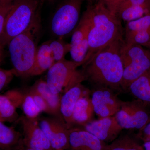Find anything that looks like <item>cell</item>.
Instances as JSON below:
<instances>
[{
  "label": "cell",
  "instance_id": "obj_1",
  "mask_svg": "<svg viewBox=\"0 0 150 150\" xmlns=\"http://www.w3.org/2000/svg\"><path fill=\"white\" fill-rule=\"evenodd\" d=\"M124 43L123 36L118 38L83 65L81 70L85 80L96 87H107L113 91L121 90L124 71L121 51Z\"/></svg>",
  "mask_w": 150,
  "mask_h": 150
},
{
  "label": "cell",
  "instance_id": "obj_2",
  "mask_svg": "<svg viewBox=\"0 0 150 150\" xmlns=\"http://www.w3.org/2000/svg\"><path fill=\"white\" fill-rule=\"evenodd\" d=\"M86 10L90 18L91 27L88 53L84 64L101 48L124 35L121 20L101 2L96 0L93 4L89 5Z\"/></svg>",
  "mask_w": 150,
  "mask_h": 150
},
{
  "label": "cell",
  "instance_id": "obj_3",
  "mask_svg": "<svg viewBox=\"0 0 150 150\" xmlns=\"http://www.w3.org/2000/svg\"><path fill=\"white\" fill-rule=\"evenodd\" d=\"M38 26V21L9 42L11 62L16 76H31L38 48L35 35Z\"/></svg>",
  "mask_w": 150,
  "mask_h": 150
},
{
  "label": "cell",
  "instance_id": "obj_4",
  "mask_svg": "<svg viewBox=\"0 0 150 150\" xmlns=\"http://www.w3.org/2000/svg\"><path fill=\"white\" fill-rule=\"evenodd\" d=\"M37 0H17L13 4L6 18L0 41L5 46L38 21Z\"/></svg>",
  "mask_w": 150,
  "mask_h": 150
},
{
  "label": "cell",
  "instance_id": "obj_5",
  "mask_svg": "<svg viewBox=\"0 0 150 150\" xmlns=\"http://www.w3.org/2000/svg\"><path fill=\"white\" fill-rule=\"evenodd\" d=\"M121 56L124 67L121 88L128 90L133 82L150 69V51L140 45L124 43Z\"/></svg>",
  "mask_w": 150,
  "mask_h": 150
},
{
  "label": "cell",
  "instance_id": "obj_6",
  "mask_svg": "<svg viewBox=\"0 0 150 150\" xmlns=\"http://www.w3.org/2000/svg\"><path fill=\"white\" fill-rule=\"evenodd\" d=\"M81 64L64 59L56 62L48 71L46 82L53 93L60 94L85 80Z\"/></svg>",
  "mask_w": 150,
  "mask_h": 150
},
{
  "label": "cell",
  "instance_id": "obj_7",
  "mask_svg": "<svg viewBox=\"0 0 150 150\" xmlns=\"http://www.w3.org/2000/svg\"><path fill=\"white\" fill-rule=\"evenodd\" d=\"M84 0H64L54 13L51 23L52 33L64 37L72 31L80 20L82 5Z\"/></svg>",
  "mask_w": 150,
  "mask_h": 150
},
{
  "label": "cell",
  "instance_id": "obj_8",
  "mask_svg": "<svg viewBox=\"0 0 150 150\" xmlns=\"http://www.w3.org/2000/svg\"><path fill=\"white\" fill-rule=\"evenodd\" d=\"M38 124L54 150H68L69 129L64 119L58 117L38 118Z\"/></svg>",
  "mask_w": 150,
  "mask_h": 150
},
{
  "label": "cell",
  "instance_id": "obj_9",
  "mask_svg": "<svg viewBox=\"0 0 150 150\" xmlns=\"http://www.w3.org/2000/svg\"><path fill=\"white\" fill-rule=\"evenodd\" d=\"M91 21L87 10L84 12L76 27L73 31L70 54L72 61L81 64H84L88 51V34Z\"/></svg>",
  "mask_w": 150,
  "mask_h": 150
},
{
  "label": "cell",
  "instance_id": "obj_10",
  "mask_svg": "<svg viewBox=\"0 0 150 150\" xmlns=\"http://www.w3.org/2000/svg\"><path fill=\"white\" fill-rule=\"evenodd\" d=\"M20 124L22 130L23 144L34 150H54L37 119H30L25 115L20 116L16 121Z\"/></svg>",
  "mask_w": 150,
  "mask_h": 150
},
{
  "label": "cell",
  "instance_id": "obj_11",
  "mask_svg": "<svg viewBox=\"0 0 150 150\" xmlns=\"http://www.w3.org/2000/svg\"><path fill=\"white\" fill-rule=\"evenodd\" d=\"M91 99L94 112L100 118L115 115L120 110L122 101L113 90L104 87H96Z\"/></svg>",
  "mask_w": 150,
  "mask_h": 150
},
{
  "label": "cell",
  "instance_id": "obj_12",
  "mask_svg": "<svg viewBox=\"0 0 150 150\" xmlns=\"http://www.w3.org/2000/svg\"><path fill=\"white\" fill-rule=\"evenodd\" d=\"M115 116L123 129H142L149 120L147 112L134 101H122L121 108Z\"/></svg>",
  "mask_w": 150,
  "mask_h": 150
},
{
  "label": "cell",
  "instance_id": "obj_13",
  "mask_svg": "<svg viewBox=\"0 0 150 150\" xmlns=\"http://www.w3.org/2000/svg\"><path fill=\"white\" fill-rule=\"evenodd\" d=\"M82 126L86 131L106 144L115 139L123 129L115 115L91 121Z\"/></svg>",
  "mask_w": 150,
  "mask_h": 150
},
{
  "label": "cell",
  "instance_id": "obj_14",
  "mask_svg": "<svg viewBox=\"0 0 150 150\" xmlns=\"http://www.w3.org/2000/svg\"><path fill=\"white\" fill-rule=\"evenodd\" d=\"M106 143L82 128L69 129L68 150H104Z\"/></svg>",
  "mask_w": 150,
  "mask_h": 150
},
{
  "label": "cell",
  "instance_id": "obj_15",
  "mask_svg": "<svg viewBox=\"0 0 150 150\" xmlns=\"http://www.w3.org/2000/svg\"><path fill=\"white\" fill-rule=\"evenodd\" d=\"M89 93V90L81 83L69 89L61 96L60 113L69 129L72 127V115L77 102L81 97Z\"/></svg>",
  "mask_w": 150,
  "mask_h": 150
},
{
  "label": "cell",
  "instance_id": "obj_16",
  "mask_svg": "<svg viewBox=\"0 0 150 150\" xmlns=\"http://www.w3.org/2000/svg\"><path fill=\"white\" fill-rule=\"evenodd\" d=\"M55 63L56 62L49 46V42L42 43L38 47L31 76L41 75L46 71H48Z\"/></svg>",
  "mask_w": 150,
  "mask_h": 150
},
{
  "label": "cell",
  "instance_id": "obj_17",
  "mask_svg": "<svg viewBox=\"0 0 150 150\" xmlns=\"http://www.w3.org/2000/svg\"><path fill=\"white\" fill-rule=\"evenodd\" d=\"M30 88L39 94L46 100L53 116L63 119L60 111L61 94L53 93L46 81L42 79L36 81Z\"/></svg>",
  "mask_w": 150,
  "mask_h": 150
},
{
  "label": "cell",
  "instance_id": "obj_18",
  "mask_svg": "<svg viewBox=\"0 0 150 150\" xmlns=\"http://www.w3.org/2000/svg\"><path fill=\"white\" fill-rule=\"evenodd\" d=\"M94 112L91 98L88 94L81 97L77 102L72 115V125L83 126L91 121Z\"/></svg>",
  "mask_w": 150,
  "mask_h": 150
},
{
  "label": "cell",
  "instance_id": "obj_19",
  "mask_svg": "<svg viewBox=\"0 0 150 150\" xmlns=\"http://www.w3.org/2000/svg\"><path fill=\"white\" fill-rule=\"evenodd\" d=\"M22 142L21 133L0 121V150H15Z\"/></svg>",
  "mask_w": 150,
  "mask_h": 150
},
{
  "label": "cell",
  "instance_id": "obj_20",
  "mask_svg": "<svg viewBox=\"0 0 150 150\" xmlns=\"http://www.w3.org/2000/svg\"><path fill=\"white\" fill-rule=\"evenodd\" d=\"M128 89L138 99L150 103V69L133 82Z\"/></svg>",
  "mask_w": 150,
  "mask_h": 150
},
{
  "label": "cell",
  "instance_id": "obj_21",
  "mask_svg": "<svg viewBox=\"0 0 150 150\" xmlns=\"http://www.w3.org/2000/svg\"><path fill=\"white\" fill-rule=\"evenodd\" d=\"M148 14H150L142 7L133 5L123 0L118 8L116 16L120 20L129 22Z\"/></svg>",
  "mask_w": 150,
  "mask_h": 150
},
{
  "label": "cell",
  "instance_id": "obj_22",
  "mask_svg": "<svg viewBox=\"0 0 150 150\" xmlns=\"http://www.w3.org/2000/svg\"><path fill=\"white\" fill-rule=\"evenodd\" d=\"M16 109L8 98H0V121L16 122L19 118Z\"/></svg>",
  "mask_w": 150,
  "mask_h": 150
},
{
  "label": "cell",
  "instance_id": "obj_23",
  "mask_svg": "<svg viewBox=\"0 0 150 150\" xmlns=\"http://www.w3.org/2000/svg\"><path fill=\"white\" fill-rule=\"evenodd\" d=\"M104 150H140L137 144L128 134L117 137Z\"/></svg>",
  "mask_w": 150,
  "mask_h": 150
},
{
  "label": "cell",
  "instance_id": "obj_24",
  "mask_svg": "<svg viewBox=\"0 0 150 150\" xmlns=\"http://www.w3.org/2000/svg\"><path fill=\"white\" fill-rule=\"evenodd\" d=\"M21 107L24 115L30 119H37L41 112L28 91L24 94Z\"/></svg>",
  "mask_w": 150,
  "mask_h": 150
},
{
  "label": "cell",
  "instance_id": "obj_25",
  "mask_svg": "<svg viewBox=\"0 0 150 150\" xmlns=\"http://www.w3.org/2000/svg\"><path fill=\"white\" fill-rule=\"evenodd\" d=\"M124 43L140 46H150V28L125 35Z\"/></svg>",
  "mask_w": 150,
  "mask_h": 150
},
{
  "label": "cell",
  "instance_id": "obj_26",
  "mask_svg": "<svg viewBox=\"0 0 150 150\" xmlns=\"http://www.w3.org/2000/svg\"><path fill=\"white\" fill-rule=\"evenodd\" d=\"M48 42L56 62L64 59L66 54L70 52L71 48L70 43H66L60 38L58 40Z\"/></svg>",
  "mask_w": 150,
  "mask_h": 150
},
{
  "label": "cell",
  "instance_id": "obj_27",
  "mask_svg": "<svg viewBox=\"0 0 150 150\" xmlns=\"http://www.w3.org/2000/svg\"><path fill=\"white\" fill-rule=\"evenodd\" d=\"M125 35L150 28V14L146 15L135 20L127 22Z\"/></svg>",
  "mask_w": 150,
  "mask_h": 150
},
{
  "label": "cell",
  "instance_id": "obj_28",
  "mask_svg": "<svg viewBox=\"0 0 150 150\" xmlns=\"http://www.w3.org/2000/svg\"><path fill=\"white\" fill-rule=\"evenodd\" d=\"M12 4L9 1L0 0V35L4 30L6 18Z\"/></svg>",
  "mask_w": 150,
  "mask_h": 150
},
{
  "label": "cell",
  "instance_id": "obj_29",
  "mask_svg": "<svg viewBox=\"0 0 150 150\" xmlns=\"http://www.w3.org/2000/svg\"><path fill=\"white\" fill-rule=\"evenodd\" d=\"M28 92L31 94L35 103L41 112H45L52 115L51 110L46 100L39 94L31 88H30Z\"/></svg>",
  "mask_w": 150,
  "mask_h": 150
},
{
  "label": "cell",
  "instance_id": "obj_30",
  "mask_svg": "<svg viewBox=\"0 0 150 150\" xmlns=\"http://www.w3.org/2000/svg\"><path fill=\"white\" fill-rule=\"evenodd\" d=\"M16 76L13 69H4L0 68V91L6 86Z\"/></svg>",
  "mask_w": 150,
  "mask_h": 150
},
{
  "label": "cell",
  "instance_id": "obj_31",
  "mask_svg": "<svg viewBox=\"0 0 150 150\" xmlns=\"http://www.w3.org/2000/svg\"><path fill=\"white\" fill-rule=\"evenodd\" d=\"M5 95L8 98L12 104L16 108L21 107L24 93L18 90H12L7 92Z\"/></svg>",
  "mask_w": 150,
  "mask_h": 150
},
{
  "label": "cell",
  "instance_id": "obj_32",
  "mask_svg": "<svg viewBox=\"0 0 150 150\" xmlns=\"http://www.w3.org/2000/svg\"><path fill=\"white\" fill-rule=\"evenodd\" d=\"M103 4L111 13L116 16L118 8L123 0H98Z\"/></svg>",
  "mask_w": 150,
  "mask_h": 150
},
{
  "label": "cell",
  "instance_id": "obj_33",
  "mask_svg": "<svg viewBox=\"0 0 150 150\" xmlns=\"http://www.w3.org/2000/svg\"><path fill=\"white\" fill-rule=\"evenodd\" d=\"M126 1L133 5L139 6L150 14V0H126Z\"/></svg>",
  "mask_w": 150,
  "mask_h": 150
},
{
  "label": "cell",
  "instance_id": "obj_34",
  "mask_svg": "<svg viewBox=\"0 0 150 150\" xmlns=\"http://www.w3.org/2000/svg\"><path fill=\"white\" fill-rule=\"evenodd\" d=\"M4 45L0 41V63L2 61L4 57Z\"/></svg>",
  "mask_w": 150,
  "mask_h": 150
},
{
  "label": "cell",
  "instance_id": "obj_35",
  "mask_svg": "<svg viewBox=\"0 0 150 150\" xmlns=\"http://www.w3.org/2000/svg\"><path fill=\"white\" fill-rule=\"evenodd\" d=\"M15 150H34L31 149V148L28 147L27 146L23 144V142Z\"/></svg>",
  "mask_w": 150,
  "mask_h": 150
},
{
  "label": "cell",
  "instance_id": "obj_36",
  "mask_svg": "<svg viewBox=\"0 0 150 150\" xmlns=\"http://www.w3.org/2000/svg\"><path fill=\"white\" fill-rule=\"evenodd\" d=\"M144 133L148 137H150V123L145 126L144 130Z\"/></svg>",
  "mask_w": 150,
  "mask_h": 150
},
{
  "label": "cell",
  "instance_id": "obj_37",
  "mask_svg": "<svg viewBox=\"0 0 150 150\" xmlns=\"http://www.w3.org/2000/svg\"><path fill=\"white\" fill-rule=\"evenodd\" d=\"M144 146L145 150H150V141L146 142L144 145Z\"/></svg>",
  "mask_w": 150,
  "mask_h": 150
},
{
  "label": "cell",
  "instance_id": "obj_38",
  "mask_svg": "<svg viewBox=\"0 0 150 150\" xmlns=\"http://www.w3.org/2000/svg\"><path fill=\"white\" fill-rule=\"evenodd\" d=\"M49 1H53V0H49Z\"/></svg>",
  "mask_w": 150,
  "mask_h": 150
},
{
  "label": "cell",
  "instance_id": "obj_39",
  "mask_svg": "<svg viewBox=\"0 0 150 150\" xmlns=\"http://www.w3.org/2000/svg\"><path fill=\"white\" fill-rule=\"evenodd\" d=\"M6 1H9V0H6Z\"/></svg>",
  "mask_w": 150,
  "mask_h": 150
},
{
  "label": "cell",
  "instance_id": "obj_40",
  "mask_svg": "<svg viewBox=\"0 0 150 150\" xmlns=\"http://www.w3.org/2000/svg\"><path fill=\"white\" fill-rule=\"evenodd\" d=\"M149 47H150V46Z\"/></svg>",
  "mask_w": 150,
  "mask_h": 150
},
{
  "label": "cell",
  "instance_id": "obj_41",
  "mask_svg": "<svg viewBox=\"0 0 150 150\" xmlns=\"http://www.w3.org/2000/svg\"></svg>",
  "mask_w": 150,
  "mask_h": 150
}]
</instances>
